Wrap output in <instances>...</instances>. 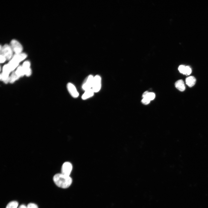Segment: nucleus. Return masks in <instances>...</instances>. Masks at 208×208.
Segmentation results:
<instances>
[{"label": "nucleus", "instance_id": "2", "mask_svg": "<svg viewBox=\"0 0 208 208\" xmlns=\"http://www.w3.org/2000/svg\"><path fill=\"white\" fill-rule=\"evenodd\" d=\"M0 47L1 54L4 56L6 59H10L12 57L13 51L10 46L6 44L2 47L1 46Z\"/></svg>", "mask_w": 208, "mask_h": 208}, {"label": "nucleus", "instance_id": "6", "mask_svg": "<svg viewBox=\"0 0 208 208\" xmlns=\"http://www.w3.org/2000/svg\"><path fill=\"white\" fill-rule=\"evenodd\" d=\"M10 46L15 54L21 53L23 50V47L21 44L17 40H12L10 42Z\"/></svg>", "mask_w": 208, "mask_h": 208}, {"label": "nucleus", "instance_id": "23", "mask_svg": "<svg viewBox=\"0 0 208 208\" xmlns=\"http://www.w3.org/2000/svg\"><path fill=\"white\" fill-rule=\"evenodd\" d=\"M18 208H27V206L23 204L20 205Z\"/></svg>", "mask_w": 208, "mask_h": 208}, {"label": "nucleus", "instance_id": "7", "mask_svg": "<svg viewBox=\"0 0 208 208\" xmlns=\"http://www.w3.org/2000/svg\"><path fill=\"white\" fill-rule=\"evenodd\" d=\"M67 87L68 91L73 97L76 98L79 96V93L75 86L73 84L68 83L67 84Z\"/></svg>", "mask_w": 208, "mask_h": 208}, {"label": "nucleus", "instance_id": "1", "mask_svg": "<svg viewBox=\"0 0 208 208\" xmlns=\"http://www.w3.org/2000/svg\"><path fill=\"white\" fill-rule=\"evenodd\" d=\"M53 180L57 186L64 189L69 187L72 182V179L70 176L61 173L55 174L53 176Z\"/></svg>", "mask_w": 208, "mask_h": 208}, {"label": "nucleus", "instance_id": "18", "mask_svg": "<svg viewBox=\"0 0 208 208\" xmlns=\"http://www.w3.org/2000/svg\"><path fill=\"white\" fill-rule=\"evenodd\" d=\"M185 66L183 65H180L178 68V70L180 72L183 74L185 75Z\"/></svg>", "mask_w": 208, "mask_h": 208}, {"label": "nucleus", "instance_id": "8", "mask_svg": "<svg viewBox=\"0 0 208 208\" xmlns=\"http://www.w3.org/2000/svg\"><path fill=\"white\" fill-rule=\"evenodd\" d=\"M30 63L28 61L25 62L22 66L24 71L25 75L27 76H29L31 74V70L30 68Z\"/></svg>", "mask_w": 208, "mask_h": 208}, {"label": "nucleus", "instance_id": "21", "mask_svg": "<svg viewBox=\"0 0 208 208\" xmlns=\"http://www.w3.org/2000/svg\"><path fill=\"white\" fill-rule=\"evenodd\" d=\"M150 101L147 98H143L141 101L142 103L145 105H147L149 104Z\"/></svg>", "mask_w": 208, "mask_h": 208}, {"label": "nucleus", "instance_id": "3", "mask_svg": "<svg viewBox=\"0 0 208 208\" xmlns=\"http://www.w3.org/2000/svg\"><path fill=\"white\" fill-rule=\"evenodd\" d=\"M73 165L69 161H66L64 162L61 166V173L70 176L73 169Z\"/></svg>", "mask_w": 208, "mask_h": 208}, {"label": "nucleus", "instance_id": "19", "mask_svg": "<svg viewBox=\"0 0 208 208\" xmlns=\"http://www.w3.org/2000/svg\"><path fill=\"white\" fill-rule=\"evenodd\" d=\"M192 72V70L188 66L185 67V73L187 75H190Z\"/></svg>", "mask_w": 208, "mask_h": 208}, {"label": "nucleus", "instance_id": "12", "mask_svg": "<svg viewBox=\"0 0 208 208\" xmlns=\"http://www.w3.org/2000/svg\"><path fill=\"white\" fill-rule=\"evenodd\" d=\"M185 82L186 84L189 87H191L195 85L196 82V79L194 76H191L186 79Z\"/></svg>", "mask_w": 208, "mask_h": 208}, {"label": "nucleus", "instance_id": "22", "mask_svg": "<svg viewBox=\"0 0 208 208\" xmlns=\"http://www.w3.org/2000/svg\"><path fill=\"white\" fill-rule=\"evenodd\" d=\"M6 60L5 57L3 55L0 54V62L3 63Z\"/></svg>", "mask_w": 208, "mask_h": 208}, {"label": "nucleus", "instance_id": "17", "mask_svg": "<svg viewBox=\"0 0 208 208\" xmlns=\"http://www.w3.org/2000/svg\"><path fill=\"white\" fill-rule=\"evenodd\" d=\"M19 77L16 74L15 72H14L10 77L9 81L11 83H12L18 79Z\"/></svg>", "mask_w": 208, "mask_h": 208}, {"label": "nucleus", "instance_id": "20", "mask_svg": "<svg viewBox=\"0 0 208 208\" xmlns=\"http://www.w3.org/2000/svg\"><path fill=\"white\" fill-rule=\"evenodd\" d=\"M27 208H38L37 205L34 203H30L27 206Z\"/></svg>", "mask_w": 208, "mask_h": 208}, {"label": "nucleus", "instance_id": "14", "mask_svg": "<svg viewBox=\"0 0 208 208\" xmlns=\"http://www.w3.org/2000/svg\"><path fill=\"white\" fill-rule=\"evenodd\" d=\"M18 62L12 58L8 64L11 71H12L18 66Z\"/></svg>", "mask_w": 208, "mask_h": 208}, {"label": "nucleus", "instance_id": "15", "mask_svg": "<svg viewBox=\"0 0 208 208\" xmlns=\"http://www.w3.org/2000/svg\"><path fill=\"white\" fill-rule=\"evenodd\" d=\"M16 74L19 77L25 75L24 69L22 66H19L15 72Z\"/></svg>", "mask_w": 208, "mask_h": 208}, {"label": "nucleus", "instance_id": "16", "mask_svg": "<svg viewBox=\"0 0 208 208\" xmlns=\"http://www.w3.org/2000/svg\"><path fill=\"white\" fill-rule=\"evenodd\" d=\"M18 203L16 201H12L9 202L5 208H17Z\"/></svg>", "mask_w": 208, "mask_h": 208}, {"label": "nucleus", "instance_id": "4", "mask_svg": "<svg viewBox=\"0 0 208 208\" xmlns=\"http://www.w3.org/2000/svg\"><path fill=\"white\" fill-rule=\"evenodd\" d=\"M94 77L92 75H88L83 82L82 88L85 91L92 88Z\"/></svg>", "mask_w": 208, "mask_h": 208}, {"label": "nucleus", "instance_id": "13", "mask_svg": "<svg viewBox=\"0 0 208 208\" xmlns=\"http://www.w3.org/2000/svg\"><path fill=\"white\" fill-rule=\"evenodd\" d=\"M142 97L147 98L150 101L153 100L155 97V94L152 92H149L146 91L143 93L142 95Z\"/></svg>", "mask_w": 208, "mask_h": 208}, {"label": "nucleus", "instance_id": "11", "mask_svg": "<svg viewBox=\"0 0 208 208\" xmlns=\"http://www.w3.org/2000/svg\"><path fill=\"white\" fill-rule=\"evenodd\" d=\"M94 92L92 88L87 90L82 95L81 98L83 100H86L92 97L94 94Z\"/></svg>", "mask_w": 208, "mask_h": 208}, {"label": "nucleus", "instance_id": "10", "mask_svg": "<svg viewBox=\"0 0 208 208\" xmlns=\"http://www.w3.org/2000/svg\"><path fill=\"white\" fill-rule=\"evenodd\" d=\"M176 88L181 91H183L185 89V86L183 81L181 79L177 81L175 83Z\"/></svg>", "mask_w": 208, "mask_h": 208}, {"label": "nucleus", "instance_id": "5", "mask_svg": "<svg viewBox=\"0 0 208 208\" xmlns=\"http://www.w3.org/2000/svg\"><path fill=\"white\" fill-rule=\"evenodd\" d=\"M101 87V78L98 75L95 76L93 79L92 89L94 92H97L100 90Z\"/></svg>", "mask_w": 208, "mask_h": 208}, {"label": "nucleus", "instance_id": "9", "mask_svg": "<svg viewBox=\"0 0 208 208\" xmlns=\"http://www.w3.org/2000/svg\"><path fill=\"white\" fill-rule=\"evenodd\" d=\"M27 57V55L24 53H20L15 54L12 58L14 60L19 63L25 59Z\"/></svg>", "mask_w": 208, "mask_h": 208}]
</instances>
